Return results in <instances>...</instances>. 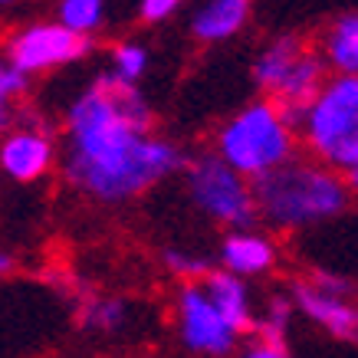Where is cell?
Segmentation results:
<instances>
[{
  "label": "cell",
  "instance_id": "d6986e66",
  "mask_svg": "<svg viewBox=\"0 0 358 358\" xmlns=\"http://www.w3.org/2000/svg\"><path fill=\"white\" fill-rule=\"evenodd\" d=\"M162 263H164V270L171 273V276H178L181 282H201L217 270L204 253H194V250H185V247H164Z\"/></svg>",
  "mask_w": 358,
  "mask_h": 358
},
{
  "label": "cell",
  "instance_id": "603a6c76",
  "mask_svg": "<svg viewBox=\"0 0 358 358\" xmlns=\"http://www.w3.org/2000/svg\"><path fill=\"white\" fill-rule=\"evenodd\" d=\"M234 358H289V352L282 345H270V342H263V338H253L247 348H240Z\"/></svg>",
  "mask_w": 358,
  "mask_h": 358
},
{
  "label": "cell",
  "instance_id": "8fae6325",
  "mask_svg": "<svg viewBox=\"0 0 358 358\" xmlns=\"http://www.w3.org/2000/svg\"><path fill=\"white\" fill-rule=\"evenodd\" d=\"M201 282H204L207 296L214 299V306L224 313V319L237 329L240 336H253L257 332V309H253V293H250L247 280H240V276L217 266Z\"/></svg>",
  "mask_w": 358,
  "mask_h": 358
},
{
  "label": "cell",
  "instance_id": "2e32d148",
  "mask_svg": "<svg viewBox=\"0 0 358 358\" xmlns=\"http://www.w3.org/2000/svg\"><path fill=\"white\" fill-rule=\"evenodd\" d=\"M296 313H299V309H296V303H293V296L289 293L266 296L263 309L257 313V332H253V336L263 338V342H270V345L286 348V332H289V322H293Z\"/></svg>",
  "mask_w": 358,
  "mask_h": 358
},
{
  "label": "cell",
  "instance_id": "52a82bcc",
  "mask_svg": "<svg viewBox=\"0 0 358 358\" xmlns=\"http://www.w3.org/2000/svg\"><path fill=\"white\" fill-rule=\"evenodd\" d=\"M89 50H92V40L66 30L63 23L56 20L23 23L3 43L7 63L23 69L27 76H40V73H50L59 66L79 63L83 56H89Z\"/></svg>",
  "mask_w": 358,
  "mask_h": 358
},
{
  "label": "cell",
  "instance_id": "44dd1931",
  "mask_svg": "<svg viewBox=\"0 0 358 358\" xmlns=\"http://www.w3.org/2000/svg\"><path fill=\"white\" fill-rule=\"evenodd\" d=\"M306 280L313 282L315 289H322V293H329V296H338V299H352V296H355V282L336 270H313Z\"/></svg>",
  "mask_w": 358,
  "mask_h": 358
},
{
  "label": "cell",
  "instance_id": "cb8c5ba5",
  "mask_svg": "<svg viewBox=\"0 0 358 358\" xmlns=\"http://www.w3.org/2000/svg\"><path fill=\"white\" fill-rule=\"evenodd\" d=\"M345 185H348V191H352V197L358 201V171H348L345 174Z\"/></svg>",
  "mask_w": 358,
  "mask_h": 358
},
{
  "label": "cell",
  "instance_id": "5b68a950",
  "mask_svg": "<svg viewBox=\"0 0 358 358\" xmlns=\"http://www.w3.org/2000/svg\"><path fill=\"white\" fill-rule=\"evenodd\" d=\"M181 174H185V191L191 197V204L204 217L227 227L230 234L234 230H257L260 210H257L253 181L234 171L214 148L187 158V168Z\"/></svg>",
  "mask_w": 358,
  "mask_h": 358
},
{
  "label": "cell",
  "instance_id": "277c9868",
  "mask_svg": "<svg viewBox=\"0 0 358 358\" xmlns=\"http://www.w3.org/2000/svg\"><path fill=\"white\" fill-rule=\"evenodd\" d=\"M299 145L332 171H358V76H329L306 109Z\"/></svg>",
  "mask_w": 358,
  "mask_h": 358
},
{
  "label": "cell",
  "instance_id": "7402d4cb",
  "mask_svg": "<svg viewBox=\"0 0 358 358\" xmlns=\"http://www.w3.org/2000/svg\"><path fill=\"white\" fill-rule=\"evenodd\" d=\"M185 0H138V20L141 23H162L168 20Z\"/></svg>",
  "mask_w": 358,
  "mask_h": 358
},
{
  "label": "cell",
  "instance_id": "7c38bea8",
  "mask_svg": "<svg viewBox=\"0 0 358 358\" xmlns=\"http://www.w3.org/2000/svg\"><path fill=\"white\" fill-rule=\"evenodd\" d=\"M253 0H204L191 17V33L201 43H224L247 27Z\"/></svg>",
  "mask_w": 358,
  "mask_h": 358
},
{
  "label": "cell",
  "instance_id": "ba28073f",
  "mask_svg": "<svg viewBox=\"0 0 358 358\" xmlns=\"http://www.w3.org/2000/svg\"><path fill=\"white\" fill-rule=\"evenodd\" d=\"M56 164V141L53 135L36 125V122H23L3 131L0 141V171L17 185H33L53 171Z\"/></svg>",
  "mask_w": 358,
  "mask_h": 358
},
{
  "label": "cell",
  "instance_id": "d4e9b609",
  "mask_svg": "<svg viewBox=\"0 0 358 358\" xmlns=\"http://www.w3.org/2000/svg\"><path fill=\"white\" fill-rule=\"evenodd\" d=\"M0 3H7V7H10V3H13V0H0Z\"/></svg>",
  "mask_w": 358,
  "mask_h": 358
},
{
  "label": "cell",
  "instance_id": "5bb4252c",
  "mask_svg": "<svg viewBox=\"0 0 358 358\" xmlns=\"http://www.w3.org/2000/svg\"><path fill=\"white\" fill-rule=\"evenodd\" d=\"M306 46L309 43L299 40V36H293V33L276 36L270 46H263L260 56L253 59V83L263 89V96L270 99L273 92H276V86L286 79V73L293 69V63L303 56Z\"/></svg>",
  "mask_w": 358,
  "mask_h": 358
},
{
  "label": "cell",
  "instance_id": "7a4b0ae2",
  "mask_svg": "<svg viewBox=\"0 0 358 358\" xmlns=\"http://www.w3.org/2000/svg\"><path fill=\"white\" fill-rule=\"evenodd\" d=\"M260 224L280 234H293L303 227H315L345 214L352 204V191L345 174L332 171L309 155H299L266 178L253 181Z\"/></svg>",
  "mask_w": 358,
  "mask_h": 358
},
{
  "label": "cell",
  "instance_id": "4fadbf2b",
  "mask_svg": "<svg viewBox=\"0 0 358 358\" xmlns=\"http://www.w3.org/2000/svg\"><path fill=\"white\" fill-rule=\"evenodd\" d=\"M319 53L332 76H358V10H348L329 23Z\"/></svg>",
  "mask_w": 358,
  "mask_h": 358
},
{
  "label": "cell",
  "instance_id": "ffe728a7",
  "mask_svg": "<svg viewBox=\"0 0 358 358\" xmlns=\"http://www.w3.org/2000/svg\"><path fill=\"white\" fill-rule=\"evenodd\" d=\"M30 83H33V76H27V73L17 69V66L3 63L0 66V102H3V106L20 102V99L30 92Z\"/></svg>",
  "mask_w": 358,
  "mask_h": 358
},
{
  "label": "cell",
  "instance_id": "9c48e42d",
  "mask_svg": "<svg viewBox=\"0 0 358 358\" xmlns=\"http://www.w3.org/2000/svg\"><path fill=\"white\" fill-rule=\"evenodd\" d=\"M289 296H293L296 309L319 326L322 332H329L338 342H352L358 348V303L355 299H338V296H329L322 289H315L309 280H296L289 286Z\"/></svg>",
  "mask_w": 358,
  "mask_h": 358
},
{
  "label": "cell",
  "instance_id": "30bf717a",
  "mask_svg": "<svg viewBox=\"0 0 358 358\" xmlns=\"http://www.w3.org/2000/svg\"><path fill=\"white\" fill-rule=\"evenodd\" d=\"M217 260L220 270L234 273L240 280H253V276H266V273L276 270L280 247L260 230H234L220 240Z\"/></svg>",
  "mask_w": 358,
  "mask_h": 358
},
{
  "label": "cell",
  "instance_id": "ac0fdd59",
  "mask_svg": "<svg viewBox=\"0 0 358 358\" xmlns=\"http://www.w3.org/2000/svg\"><path fill=\"white\" fill-rule=\"evenodd\" d=\"M148 66H152V53L138 40H122L109 50V73L129 86H138L148 73Z\"/></svg>",
  "mask_w": 358,
  "mask_h": 358
},
{
  "label": "cell",
  "instance_id": "9a60e30c",
  "mask_svg": "<svg viewBox=\"0 0 358 358\" xmlns=\"http://www.w3.org/2000/svg\"><path fill=\"white\" fill-rule=\"evenodd\" d=\"M79 322L89 332H102V336L122 332L129 326V303L115 299V296H89L79 306Z\"/></svg>",
  "mask_w": 358,
  "mask_h": 358
},
{
  "label": "cell",
  "instance_id": "6da1fadb",
  "mask_svg": "<svg viewBox=\"0 0 358 358\" xmlns=\"http://www.w3.org/2000/svg\"><path fill=\"white\" fill-rule=\"evenodd\" d=\"M63 125L66 185L99 204H125L187 168L181 145L155 131L141 89L109 69L66 106Z\"/></svg>",
  "mask_w": 358,
  "mask_h": 358
},
{
  "label": "cell",
  "instance_id": "3957f363",
  "mask_svg": "<svg viewBox=\"0 0 358 358\" xmlns=\"http://www.w3.org/2000/svg\"><path fill=\"white\" fill-rule=\"evenodd\" d=\"M296 145L299 131L266 96L247 102L214 131V152L247 181H260L270 171L289 164L296 158Z\"/></svg>",
  "mask_w": 358,
  "mask_h": 358
},
{
  "label": "cell",
  "instance_id": "e0dca14e",
  "mask_svg": "<svg viewBox=\"0 0 358 358\" xmlns=\"http://www.w3.org/2000/svg\"><path fill=\"white\" fill-rule=\"evenodd\" d=\"M106 13H109L106 0H59L56 3V23H63L66 30L79 33L86 40H92V33L106 27Z\"/></svg>",
  "mask_w": 358,
  "mask_h": 358
},
{
  "label": "cell",
  "instance_id": "8992f818",
  "mask_svg": "<svg viewBox=\"0 0 358 358\" xmlns=\"http://www.w3.org/2000/svg\"><path fill=\"white\" fill-rule=\"evenodd\" d=\"M174 329L187 355L197 358H234L240 332L230 326L204 282H181L174 293Z\"/></svg>",
  "mask_w": 358,
  "mask_h": 358
}]
</instances>
